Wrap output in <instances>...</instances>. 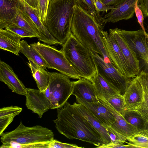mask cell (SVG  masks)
Masks as SVG:
<instances>
[{"instance_id":"obj_14","label":"cell","mask_w":148,"mask_h":148,"mask_svg":"<svg viewBox=\"0 0 148 148\" xmlns=\"http://www.w3.org/2000/svg\"><path fill=\"white\" fill-rule=\"evenodd\" d=\"M21 8L29 15L38 28L40 33L38 38L39 40L49 45L60 44V43L51 35L40 21L36 9L29 5L23 0H21Z\"/></svg>"},{"instance_id":"obj_1","label":"cell","mask_w":148,"mask_h":148,"mask_svg":"<svg viewBox=\"0 0 148 148\" xmlns=\"http://www.w3.org/2000/svg\"><path fill=\"white\" fill-rule=\"evenodd\" d=\"M57 109V118L53 121L59 132L70 139H76L99 147L105 144L97 130L73 105L66 102Z\"/></svg>"},{"instance_id":"obj_26","label":"cell","mask_w":148,"mask_h":148,"mask_svg":"<svg viewBox=\"0 0 148 148\" xmlns=\"http://www.w3.org/2000/svg\"><path fill=\"white\" fill-rule=\"evenodd\" d=\"M19 51L28 60L32 61L45 69L48 68L47 63L41 55L26 41H21Z\"/></svg>"},{"instance_id":"obj_12","label":"cell","mask_w":148,"mask_h":148,"mask_svg":"<svg viewBox=\"0 0 148 148\" xmlns=\"http://www.w3.org/2000/svg\"><path fill=\"white\" fill-rule=\"evenodd\" d=\"M109 33L115 40L133 72L138 75L140 72L139 61L136 53L117 28L110 29Z\"/></svg>"},{"instance_id":"obj_3","label":"cell","mask_w":148,"mask_h":148,"mask_svg":"<svg viewBox=\"0 0 148 148\" xmlns=\"http://www.w3.org/2000/svg\"><path fill=\"white\" fill-rule=\"evenodd\" d=\"M77 0H50L44 25L51 35L63 45L70 36Z\"/></svg>"},{"instance_id":"obj_6","label":"cell","mask_w":148,"mask_h":148,"mask_svg":"<svg viewBox=\"0 0 148 148\" xmlns=\"http://www.w3.org/2000/svg\"><path fill=\"white\" fill-rule=\"evenodd\" d=\"M48 73L49 83L44 92L51 103V109L61 108L72 95L73 81L60 73Z\"/></svg>"},{"instance_id":"obj_20","label":"cell","mask_w":148,"mask_h":148,"mask_svg":"<svg viewBox=\"0 0 148 148\" xmlns=\"http://www.w3.org/2000/svg\"><path fill=\"white\" fill-rule=\"evenodd\" d=\"M20 8L21 0H0V29L11 24Z\"/></svg>"},{"instance_id":"obj_32","label":"cell","mask_w":148,"mask_h":148,"mask_svg":"<svg viewBox=\"0 0 148 148\" xmlns=\"http://www.w3.org/2000/svg\"><path fill=\"white\" fill-rule=\"evenodd\" d=\"M130 110L139 114L146 121H148V94L144 91L143 98L141 103L136 108Z\"/></svg>"},{"instance_id":"obj_18","label":"cell","mask_w":148,"mask_h":148,"mask_svg":"<svg viewBox=\"0 0 148 148\" xmlns=\"http://www.w3.org/2000/svg\"><path fill=\"white\" fill-rule=\"evenodd\" d=\"M76 98L77 103L85 106L107 129L115 121V118L113 114L99 100L98 103H90L82 99Z\"/></svg>"},{"instance_id":"obj_8","label":"cell","mask_w":148,"mask_h":148,"mask_svg":"<svg viewBox=\"0 0 148 148\" xmlns=\"http://www.w3.org/2000/svg\"><path fill=\"white\" fill-rule=\"evenodd\" d=\"M90 52L97 72L121 94L123 95L132 79L122 75L113 63L106 62L97 53L91 50Z\"/></svg>"},{"instance_id":"obj_43","label":"cell","mask_w":148,"mask_h":148,"mask_svg":"<svg viewBox=\"0 0 148 148\" xmlns=\"http://www.w3.org/2000/svg\"><path fill=\"white\" fill-rule=\"evenodd\" d=\"M23 0L29 5L37 10L38 5V0Z\"/></svg>"},{"instance_id":"obj_19","label":"cell","mask_w":148,"mask_h":148,"mask_svg":"<svg viewBox=\"0 0 148 148\" xmlns=\"http://www.w3.org/2000/svg\"><path fill=\"white\" fill-rule=\"evenodd\" d=\"M99 100L110 110L114 116L115 121L110 127L122 135L127 140L139 132V130L138 128L129 123L122 115L108 104Z\"/></svg>"},{"instance_id":"obj_2","label":"cell","mask_w":148,"mask_h":148,"mask_svg":"<svg viewBox=\"0 0 148 148\" xmlns=\"http://www.w3.org/2000/svg\"><path fill=\"white\" fill-rule=\"evenodd\" d=\"M72 34L83 45L101 56L107 63H113L107 53L100 27L95 18L80 0L74 6Z\"/></svg>"},{"instance_id":"obj_29","label":"cell","mask_w":148,"mask_h":148,"mask_svg":"<svg viewBox=\"0 0 148 148\" xmlns=\"http://www.w3.org/2000/svg\"><path fill=\"white\" fill-rule=\"evenodd\" d=\"M106 103L123 116L127 110L124 96L120 94L112 96Z\"/></svg>"},{"instance_id":"obj_17","label":"cell","mask_w":148,"mask_h":148,"mask_svg":"<svg viewBox=\"0 0 148 148\" xmlns=\"http://www.w3.org/2000/svg\"><path fill=\"white\" fill-rule=\"evenodd\" d=\"M144 91L136 77L132 78L123 95L127 110H132L139 106L143 98Z\"/></svg>"},{"instance_id":"obj_7","label":"cell","mask_w":148,"mask_h":148,"mask_svg":"<svg viewBox=\"0 0 148 148\" xmlns=\"http://www.w3.org/2000/svg\"><path fill=\"white\" fill-rule=\"evenodd\" d=\"M31 45L43 58L48 66V68L56 69L70 78L78 79L81 78L61 50L40 42Z\"/></svg>"},{"instance_id":"obj_10","label":"cell","mask_w":148,"mask_h":148,"mask_svg":"<svg viewBox=\"0 0 148 148\" xmlns=\"http://www.w3.org/2000/svg\"><path fill=\"white\" fill-rule=\"evenodd\" d=\"M120 31L137 56L141 59L148 67V37L145 36L143 30L128 31L120 29Z\"/></svg>"},{"instance_id":"obj_46","label":"cell","mask_w":148,"mask_h":148,"mask_svg":"<svg viewBox=\"0 0 148 148\" xmlns=\"http://www.w3.org/2000/svg\"></svg>"},{"instance_id":"obj_23","label":"cell","mask_w":148,"mask_h":148,"mask_svg":"<svg viewBox=\"0 0 148 148\" xmlns=\"http://www.w3.org/2000/svg\"><path fill=\"white\" fill-rule=\"evenodd\" d=\"M92 83L95 88L97 98L106 103L112 96L120 94L98 72L93 78Z\"/></svg>"},{"instance_id":"obj_34","label":"cell","mask_w":148,"mask_h":148,"mask_svg":"<svg viewBox=\"0 0 148 148\" xmlns=\"http://www.w3.org/2000/svg\"><path fill=\"white\" fill-rule=\"evenodd\" d=\"M50 0H38V5L37 10L39 19L44 25L47 8Z\"/></svg>"},{"instance_id":"obj_44","label":"cell","mask_w":148,"mask_h":148,"mask_svg":"<svg viewBox=\"0 0 148 148\" xmlns=\"http://www.w3.org/2000/svg\"><path fill=\"white\" fill-rule=\"evenodd\" d=\"M144 130H146L148 133V121L145 122Z\"/></svg>"},{"instance_id":"obj_9","label":"cell","mask_w":148,"mask_h":148,"mask_svg":"<svg viewBox=\"0 0 148 148\" xmlns=\"http://www.w3.org/2000/svg\"><path fill=\"white\" fill-rule=\"evenodd\" d=\"M101 32L107 51L115 67L123 76L131 79L136 77L114 38L107 31L101 30Z\"/></svg>"},{"instance_id":"obj_25","label":"cell","mask_w":148,"mask_h":148,"mask_svg":"<svg viewBox=\"0 0 148 148\" xmlns=\"http://www.w3.org/2000/svg\"><path fill=\"white\" fill-rule=\"evenodd\" d=\"M22 108L17 106L3 107L0 109V136L13 120L15 116L22 111Z\"/></svg>"},{"instance_id":"obj_33","label":"cell","mask_w":148,"mask_h":148,"mask_svg":"<svg viewBox=\"0 0 148 148\" xmlns=\"http://www.w3.org/2000/svg\"><path fill=\"white\" fill-rule=\"evenodd\" d=\"M5 29L15 33L22 38L38 37L37 35L14 24H13L8 25Z\"/></svg>"},{"instance_id":"obj_31","label":"cell","mask_w":148,"mask_h":148,"mask_svg":"<svg viewBox=\"0 0 148 148\" xmlns=\"http://www.w3.org/2000/svg\"><path fill=\"white\" fill-rule=\"evenodd\" d=\"M86 9L95 18L101 28L103 30L106 23V19L102 17L95 7L92 0H80Z\"/></svg>"},{"instance_id":"obj_38","label":"cell","mask_w":148,"mask_h":148,"mask_svg":"<svg viewBox=\"0 0 148 148\" xmlns=\"http://www.w3.org/2000/svg\"><path fill=\"white\" fill-rule=\"evenodd\" d=\"M138 0L137 1L135 5V12L137 19L143 31L145 36L148 37V34L145 31L144 25V16L142 11L138 6Z\"/></svg>"},{"instance_id":"obj_35","label":"cell","mask_w":148,"mask_h":148,"mask_svg":"<svg viewBox=\"0 0 148 148\" xmlns=\"http://www.w3.org/2000/svg\"><path fill=\"white\" fill-rule=\"evenodd\" d=\"M108 134L111 140V143L114 144H124L127 140L122 135L110 127L107 129Z\"/></svg>"},{"instance_id":"obj_30","label":"cell","mask_w":148,"mask_h":148,"mask_svg":"<svg viewBox=\"0 0 148 148\" xmlns=\"http://www.w3.org/2000/svg\"><path fill=\"white\" fill-rule=\"evenodd\" d=\"M127 140L134 148H148V133L145 130H139Z\"/></svg>"},{"instance_id":"obj_41","label":"cell","mask_w":148,"mask_h":148,"mask_svg":"<svg viewBox=\"0 0 148 148\" xmlns=\"http://www.w3.org/2000/svg\"><path fill=\"white\" fill-rule=\"evenodd\" d=\"M138 3H140L139 8L144 17H148V0H138Z\"/></svg>"},{"instance_id":"obj_11","label":"cell","mask_w":148,"mask_h":148,"mask_svg":"<svg viewBox=\"0 0 148 148\" xmlns=\"http://www.w3.org/2000/svg\"><path fill=\"white\" fill-rule=\"evenodd\" d=\"M25 105L28 109L37 114L40 118L43 114L49 109L52 105L46 97L44 91L27 88Z\"/></svg>"},{"instance_id":"obj_13","label":"cell","mask_w":148,"mask_h":148,"mask_svg":"<svg viewBox=\"0 0 148 148\" xmlns=\"http://www.w3.org/2000/svg\"><path fill=\"white\" fill-rule=\"evenodd\" d=\"M0 81L13 92L25 96L27 88L15 73L12 68L3 61H0Z\"/></svg>"},{"instance_id":"obj_42","label":"cell","mask_w":148,"mask_h":148,"mask_svg":"<svg viewBox=\"0 0 148 148\" xmlns=\"http://www.w3.org/2000/svg\"><path fill=\"white\" fill-rule=\"evenodd\" d=\"M126 0H103L102 2L107 5L114 6L123 2Z\"/></svg>"},{"instance_id":"obj_16","label":"cell","mask_w":148,"mask_h":148,"mask_svg":"<svg viewBox=\"0 0 148 148\" xmlns=\"http://www.w3.org/2000/svg\"><path fill=\"white\" fill-rule=\"evenodd\" d=\"M72 95L89 103H98L99 102L93 84L83 78L73 81Z\"/></svg>"},{"instance_id":"obj_39","label":"cell","mask_w":148,"mask_h":148,"mask_svg":"<svg viewBox=\"0 0 148 148\" xmlns=\"http://www.w3.org/2000/svg\"><path fill=\"white\" fill-rule=\"evenodd\" d=\"M97 11L98 12H106L111 10L114 7L113 5H107L100 0H92Z\"/></svg>"},{"instance_id":"obj_21","label":"cell","mask_w":148,"mask_h":148,"mask_svg":"<svg viewBox=\"0 0 148 148\" xmlns=\"http://www.w3.org/2000/svg\"><path fill=\"white\" fill-rule=\"evenodd\" d=\"M77 110L98 132L105 144L111 143L107 128L84 105L75 102L73 104Z\"/></svg>"},{"instance_id":"obj_27","label":"cell","mask_w":148,"mask_h":148,"mask_svg":"<svg viewBox=\"0 0 148 148\" xmlns=\"http://www.w3.org/2000/svg\"><path fill=\"white\" fill-rule=\"evenodd\" d=\"M13 24L37 35L39 37V31L34 22L29 15L21 8L18 10L11 24Z\"/></svg>"},{"instance_id":"obj_4","label":"cell","mask_w":148,"mask_h":148,"mask_svg":"<svg viewBox=\"0 0 148 148\" xmlns=\"http://www.w3.org/2000/svg\"><path fill=\"white\" fill-rule=\"evenodd\" d=\"M0 136L1 148H48L49 143L54 139L51 130L40 125L27 127L21 121L15 130Z\"/></svg>"},{"instance_id":"obj_36","label":"cell","mask_w":148,"mask_h":148,"mask_svg":"<svg viewBox=\"0 0 148 148\" xmlns=\"http://www.w3.org/2000/svg\"><path fill=\"white\" fill-rule=\"evenodd\" d=\"M82 148L83 147H79L75 144L63 143L53 139L49 144L48 148Z\"/></svg>"},{"instance_id":"obj_5","label":"cell","mask_w":148,"mask_h":148,"mask_svg":"<svg viewBox=\"0 0 148 148\" xmlns=\"http://www.w3.org/2000/svg\"><path fill=\"white\" fill-rule=\"evenodd\" d=\"M61 50L78 75L92 82L97 71L90 50L72 33Z\"/></svg>"},{"instance_id":"obj_22","label":"cell","mask_w":148,"mask_h":148,"mask_svg":"<svg viewBox=\"0 0 148 148\" xmlns=\"http://www.w3.org/2000/svg\"><path fill=\"white\" fill-rule=\"evenodd\" d=\"M21 36L6 29H0V48L19 56Z\"/></svg>"},{"instance_id":"obj_24","label":"cell","mask_w":148,"mask_h":148,"mask_svg":"<svg viewBox=\"0 0 148 148\" xmlns=\"http://www.w3.org/2000/svg\"><path fill=\"white\" fill-rule=\"evenodd\" d=\"M28 65L31 69L37 86L40 91H44L48 87L49 81L48 72L32 61L28 60Z\"/></svg>"},{"instance_id":"obj_28","label":"cell","mask_w":148,"mask_h":148,"mask_svg":"<svg viewBox=\"0 0 148 148\" xmlns=\"http://www.w3.org/2000/svg\"><path fill=\"white\" fill-rule=\"evenodd\" d=\"M123 116L129 123L139 130L145 129L146 121L137 113L127 110Z\"/></svg>"},{"instance_id":"obj_45","label":"cell","mask_w":148,"mask_h":148,"mask_svg":"<svg viewBox=\"0 0 148 148\" xmlns=\"http://www.w3.org/2000/svg\"><path fill=\"white\" fill-rule=\"evenodd\" d=\"M100 1H101L102 2V1L103 0H100Z\"/></svg>"},{"instance_id":"obj_15","label":"cell","mask_w":148,"mask_h":148,"mask_svg":"<svg viewBox=\"0 0 148 148\" xmlns=\"http://www.w3.org/2000/svg\"><path fill=\"white\" fill-rule=\"evenodd\" d=\"M137 0H126L114 6L103 18L106 23H114L123 20H128L133 17Z\"/></svg>"},{"instance_id":"obj_37","label":"cell","mask_w":148,"mask_h":148,"mask_svg":"<svg viewBox=\"0 0 148 148\" xmlns=\"http://www.w3.org/2000/svg\"><path fill=\"white\" fill-rule=\"evenodd\" d=\"M136 77L141 84L144 91L148 94V72H140Z\"/></svg>"},{"instance_id":"obj_40","label":"cell","mask_w":148,"mask_h":148,"mask_svg":"<svg viewBox=\"0 0 148 148\" xmlns=\"http://www.w3.org/2000/svg\"><path fill=\"white\" fill-rule=\"evenodd\" d=\"M99 148H134V147L131 144L128 143L127 145L124 144H118L110 143L108 144H103Z\"/></svg>"}]
</instances>
